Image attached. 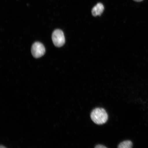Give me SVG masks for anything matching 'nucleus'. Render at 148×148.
<instances>
[{
	"label": "nucleus",
	"mask_w": 148,
	"mask_h": 148,
	"mask_svg": "<svg viewBox=\"0 0 148 148\" xmlns=\"http://www.w3.org/2000/svg\"><path fill=\"white\" fill-rule=\"evenodd\" d=\"M90 117L94 123L101 125L106 123L108 119V115L104 109L96 108L90 114Z\"/></svg>",
	"instance_id": "f257e3e1"
},
{
	"label": "nucleus",
	"mask_w": 148,
	"mask_h": 148,
	"mask_svg": "<svg viewBox=\"0 0 148 148\" xmlns=\"http://www.w3.org/2000/svg\"><path fill=\"white\" fill-rule=\"evenodd\" d=\"M52 40L54 45L57 47H62L65 42L64 33L60 29L53 31L52 35Z\"/></svg>",
	"instance_id": "f03ea898"
},
{
	"label": "nucleus",
	"mask_w": 148,
	"mask_h": 148,
	"mask_svg": "<svg viewBox=\"0 0 148 148\" xmlns=\"http://www.w3.org/2000/svg\"><path fill=\"white\" fill-rule=\"evenodd\" d=\"M45 48L41 42H36L33 44L31 48V53L35 58H40L45 54Z\"/></svg>",
	"instance_id": "7ed1b4c3"
},
{
	"label": "nucleus",
	"mask_w": 148,
	"mask_h": 148,
	"mask_svg": "<svg viewBox=\"0 0 148 148\" xmlns=\"http://www.w3.org/2000/svg\"><path fill=\"white\" fill-rule=\"evenodd\" d=\"M104 9V6L101 3H98L92 9V16H101Z\"/></svg>",
	"instance_id": "20e7f679"
},
{
	"label": "nucleus",
	"mask_w": 148,
	"mask_h": 148,
	"mask_svg": "<svg viewBox=\"0 0 148 148\" xmlns=\"http://www.w3.org/2000/svg\"><path fill=\"white\" fill-rule=\"evenodd\" d=\"M133 144L130 140H125L120 143L118 147L119 148H131L132 147Z\"/></svg>",
	"instance_id": "39448f33"
},
{
	"label": "nucleus",
	"mask_w": 148,
	"mask_h": 148,
	"mask_svg": "<svg viewBox=\"0 0 148 148\" xmlns=\"http://www.w3.org/2000/svg\"><path fill=\"white\" fill-rule=\"evenodd\" d=\"M95 148H106L107 147H105V146H103L102 145H100V144H99V145H96L95 147Z\"/></svg>",
	"instance_id": "423d86ee"
},
{
	"label": "nucleus",
	"mask_w": 148,
	"mask_h": 148,
	"mask_svg": "<svg viewBox=\"0 0 148 148\" xmlns=\"http://www.w3.org/2000/svg\"><path fill=\"white\" fill-rule=\"evenodd\" d=\"M134 1L136 2H140L143 1V0H134Z\"/></svg>",
	"instance_id": "0eeeda50"
}]
</instances>
